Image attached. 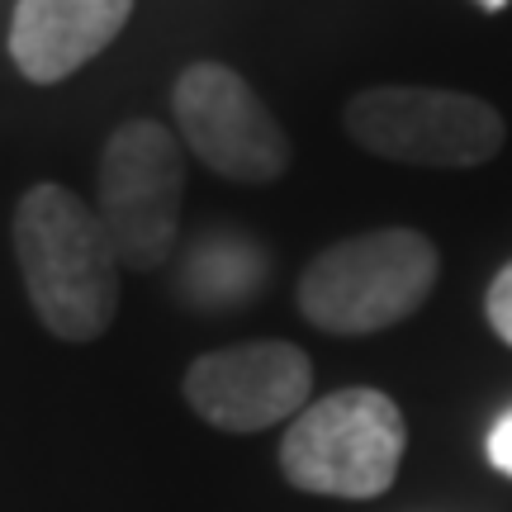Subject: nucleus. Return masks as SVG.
<instances>
[{
    "label": "nucleus",
    "instance_id": "obj_2",
    "mask_svg": "<svg viewBox=\"0 0 512 512\" xmlns=\"http://www.w3.org/2000/svg\"><path fill=\"white\" fill-rule=\"evenodd\" d=\"M437 247L413 228L332 242L299 275V313L323 332H384L413 318L437 285Z\"/></svg>",
    "mask_w": 512,
    "mask_h": 512
},
{
    "label": "nucleus",
    "instance_id": "obj_3",
    "mask_svg": "<svg viewBox=\"0 0 512 512\" xmlns=\"http://www.w3.org/2000/svg\"><path fill=\"white\" fill-rule=\"evenodd\" d=\"M408 427L380 389H337L309 403L280 441V470L294 489L323 498H380L403 465Z\"/></svg>",
    "mask_w": 512,
    "mask_h": 512
},
{
    "label": "nucleus",
    "instance_id": "obj_9",
    "mask_svg": "<svg viewBox=\"0 0 512 512\" xmlns=\"http://www.w3.org/2000/svg\"><path fill=\"white\" fill-rule=\"evenodd\" d=\"M484 313H489V328L512 347V261L494 275V285L484 294Z\"/></svg>",
    "mask_w": 512,
    "mask_h": 512
},
{
    "label": "nucleus",
    "instance_id": "obj_11",
    "mask_svg": "<svg viewBox=\"0 0 512 512\" xmlns=\"http://www.w3.org/2000/svg\"><path fill=\"white\" fill-rule=\"evenodd\" d=\"M479 5H484V10H503L508 0H479Z\"/></svg>",
    "mask_w": 512,
    "mask_h": 512
},
{
    "label": "nucleus",
    "instance_id": "obj_10",
    "mask_svg": "<svg viewBox=\"0 0 512 512\" xmlns=\"http://www.w3.org/2000/svg\"><path fill=\"white\" fill-rule=\"evenodd\" d=\"M489 460H494V470L512 479V413L494 422V432H489Z\"/></svg>",
    "mask_w": 512,
    "mask_h": 512
},
{
    "label": "nucleus",
    "instance_id": "obj_5",
    "mask_svg": "<svg viewBox=\"0 0 512 512\" xmlns=\"http://www.w3.org/2000/svg\"><path fill=\"white\" fill-rule=\"evenodd\" d=\"M342 119L366 152L408 166H479L503 147V114L489 100L432 86L361 91Z\"/></svg>",
    "mask_w": 512,
    "mask_h": 512
},
{
    "label": "nucleus",
    "instance_id": "obj_4",
    "mask_svg": "<svg viewBox=\"0 0 512 512\" xmlns=\"http://www.w3.org/2000/svg\"><path fill=\"white\" fill-rule=\"evenodd\" d=\"M185 162L181 143L152 119H128L110 133L95 176V214L110 233L119 266H162L181 233Z\"/></svg>",
    "mask_w": 512,
    "mask_h": 512
},
{
    "label": "nucleus",
    "instance_id": "obj_6",
    "mask_svg": "<svg viewBox=\"0 0 512 512\" xmlns=\"http://www.w3.org/2000/svg\"><path fill=\"white\" fill-rule=\"evenodd\" d=\"M171 110L185 147L209 171L242 185H271L290 171V138L261 95L223 62H195L176 76Z\"/></svg>",
    "mask_w": 512,
    "mask_h": 512
},
{
    "label": "nucleus",
    "instance_id": "obj_8",
    "mask_svg": "<svg viewBox=\"0 0 512 512\" xmlns=\"http://www.w3.org/2000/svg\"><path fill=\"white\" fill-rule=\"evenodd\" d=\"M133 15V0H19L10 19V57L19 76L53 86L105 53Z\"/></svg>",
    "mask_w": 512,
    "mask_h": 512
},
{
    "label": "nucleus",
    "instance_id": "obj_1",
    "mask_svg": "<svg viewBox=\"0 0 512 512\" xmlns=\"http://www.w3.org/2000/svg\"><path fill=\"white\" fill-rule=\"evenodd\" d=\"M15 261L43 328L62 342H95L119 309V252L105 223L72 190L43 181L15 209Z\"/></svg>",
    "mask_w": 512,
    "mask_h": 512
},
{
    "label": "nucleus",
    "instance_id": "obj_7",
    "mask_svg": "<svg viewBox=\"0 0 512 512\" xmlns=\"http://www.w3.org/2000/svg\"><path fill=\"white\" fill-rule=\"evenodd\" d=\"M313 389L309 356L294 342H242L204 351L185 370V403L219 432H266L299 418Z\"/></svg>",
    "mask_w": 512,
    "mask_h": 512
}]
</instances>
